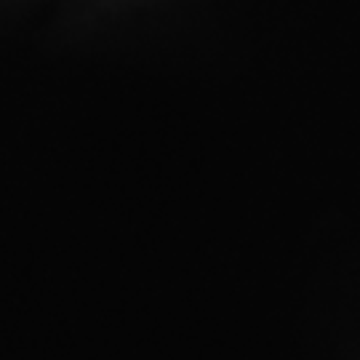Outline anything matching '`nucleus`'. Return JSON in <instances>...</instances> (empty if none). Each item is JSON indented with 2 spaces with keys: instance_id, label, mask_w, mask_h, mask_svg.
<instances>
[]
</instances>
